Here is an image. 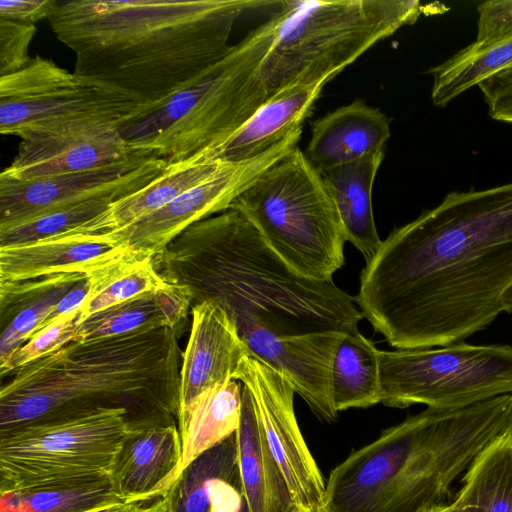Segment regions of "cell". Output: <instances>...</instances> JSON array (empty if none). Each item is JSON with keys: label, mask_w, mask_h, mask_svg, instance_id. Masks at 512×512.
<instances>
[{"label": "cell", "mask_w": 512, "mask_h": 512, "mask_svg": "<svg viewBox=\"0 0 512 512\" xmlns=\"http://www.w3.org/2000/svg\"><path fill=\"white\" fill-rule=\"evenodd\" d=\"M505 433L512 439V418H511L510 424H509L507 430L505 431Z\"/></svg>", "instance_id": "obj_44"}, {"label": "cell", "mask_w": 512, "mask_h": 512, "mask_svg": "<svg viewBox=\"0 0 512 512\" xmlns=\"http://www.w3.org/2000/svg\"><path fill=\"white\" fill-rule=\"evenodd\" d=\"M304 277L329 281L344 264L342 226L321 175L298 146L262 172L230 205Z\"/></svg>", "instance_id": "obj_8"}, {"label": "cell", "mask_w": 512, "mask_h": 512, "mask_svg": "<svg viewBox=\"0 0 512 512\" xmlns=\"http://www.w3.org/2000/svg\"><path fill=\"white\" fill-rule=\"evenodd\" d=\"M193 301L186 287H166L102 310L77 324L75 341L169 327L178 331Z\"/></svg>", "instance_id": "obj_28"}, {"label": "cell", "mask_w": 512, "mask_h": 512, "mask_svg": "<svg viewBox=\"0 0 512 512\" xmlns=\"http://www.w3.org/2000/svg\"><path fill=\"white\" fill-rule=\"evenodd\" d=\"M88 275L63 273L0 283V364L40 330L63 296Z\"/></svg>", "instance_id": "obj_26"}, {"label": "cell", "mask_w": 512, "mask_h": 512, "mask_svg": "<svg viewBox=\"0 0 512 512\" xmlns=\"http://www.w3.org/2000/svg\"><path fill=\"white\" fill-rule=\"evenodd\" d=\"M423 512H460V509L455 504V502L452 501L447 504L431 507L429 509L424 510Z\"/></svg>", "instance_id": "obj_42"}, {"label": "cell", "mask_w": 512, "mask_h": 512, "mask_svg": "<svg viewBox=\"0 0 512 512\" xmlns=\"http://www.w3.org/2000/svg\"><path fill=\"white\" fill-rule=\"evenodd\" d=\"M380 350L359 330L340 341L332 367L331 388L337 412L381 403Z\"/></svg>", "instance_id": "obj_31"}, {"label": "cell", "mask_w": 512, "mask_h": 512, "mask_svg": "<svg viewBox=\"0 0 512 512\" xmlns=\"http://www.w3.org/2000/svg\"><path fill=\"white\" fill-rule=\"evenodd\" d=\"M249 355L235 323L220 305L213 301L193 304L190 335L180 368L179 412L209 387L236 380Z\"/></svg>", "instance_id": "obj_17"}, {"label": "cell", "mask_w": 512, "mask_h": 512, "mask_svg": "<svg viewBox=\"0 0 512 512\" xmlns=\"http://www.w3.org/2000/svg\"><path fill=\"white\" fill-rule=\"evenodd\" d=\"M239 512H248V508L246 506L244 499H243V503H242V506H241V509Z\"/></svg>", "instance_id": "obj_45"}, {"label": "cell", "mask_w": 512, "mask_h": 512, "mask_svg": "<svg viewBox=\"0 0 512 512\" xmlns=\"http://www.w3.org/2000/svg\"><path fill=\"white\" fill-rule=\"evenodd\" d=\"M100 512H172L169 497L158 498L146 503L121 504Z\"/></svg>", "instance_id": "obj_41"}, {"label": "cell", "mask_w": 512, "mask_h": 512, "mask_svg": "<svg viewBox=\"0 0 512 512\" xmlns=\"http://www.w3.org/2000/svg\"><path fill=\"white\" fill-rule=\"evenodd\" d=\"M512 284V182L453 191L395 228L366 262L354 297L396 349L461 342L502 311Z\"/></svg>", "instance_id": "obj_1"}, {"label": "cell", "mask_w": 512, "mask_h": 512, "mask_svg": "<svg viewBox=\"0 0 512 512\" xmlns=\"http://www.w3.org/2000/svg\"><path fill=\"white\" fill-rule=\"evenodd\" d=\"M117 199L98 198L54 209L0 228V246L35 242L68 232L103 212Z\"/></svg>", "instance_id": "obj_34"}, {"label": "cell", "mask_w": 512, "mask_h": 512, "mask_svg": "<svg viewBox=\"0 0 512 512\" xmlns=\"http://www.w3.org/2000/svg\"><path fill=\"white\" fill-rule=\"evenodd\" d=\"M152 260L166 283L186 287L193 304L217 303L236 327L256 323L279 336L351 333L363 319L354 297L333 280L296 272L234 209L191 225Z\"/></svg>", "instance_id": "obj_3"}, {"label": "cell", "mask_w": 512, "mask_h": 512, "mask_svg": "<svg viewBox=\"0 0 512 512\" xmlns=\"http://www.w3.org/2000/svg\"><path fill=\"white\" fill-rule=\"evenodd\" d=\"M477 42L487 41L512 29V1H488L478 8Z\"/></svg>", "instance_id": "obj_38"}, {"label": "cell", "mask_w": 512, "mask_h": 512, "mask_svg": "<svg viewBox=\"0 0 512 512\" xmlns=\"http://www.w3.org/2000/svg\"><path fill=\"white\" fill-rule=\"evenodd\" d=\"M181 459L176 424L130 429L116 456L110 480L124 504L166 496Z\"/></svg>", "instance_id": "obj_19"}, {"label": "cell", "mask_w": 512, "mask_h": 512, "mask_svg": "<svg viewBox=\"0 0 512 512\" xmlns=\"http://www.w3.org/2000/svg\"><path fill=\"white\" fill-rule=\"evenodd\" d=\"M512 66V29L487 41H474L445 62L431 68V99L444 107L486 78Z\"/></svg>", "instance_id": "obj_29"}, {"label": "cell", "mask_w": 512, "mask_h": 512, "mask_svg": "<svg viewBox=\"0 0 512 512\" xmlns=\"http://www.w3.org/2000/svg\"><path fill=\"white\" fill-rule=\"evenodd\" d=\"M511 418L512 394L461 408L427 407L334 467L317 512H423L450 503L454 480Z\"/></svg>", "instance_id": "obj_5"}, {"label": "cell", "mask_w": 512, "mask_h": 512, "mask_svg": "<svg viewBox=\"0 0 512 512\" xmlns=\"http://www.w3.org/2000/svg\"><path fill=\"white\" fill-rule=\"evenodd\" d=\"M168 164L156 155L134 152L125 161L83 172L28 181L0 176V228L87 200L122 198L147 185Z\"/></svg>", "instance_id": "obj_13"}, {"label": "cell", "mask_w": 512, "mask_h": 512, "mask_svg": "<svg viewBox=\"0 0 512 512\" xmlns=\"http://www.w3.org/2000/svg\"><path fill=\"white\" fill-rule=\"evenodd\" d=\"M278 3L58 1L48 21L57 39L75 53L76 75L145 110L220 61L231 50L230 35L245 12Z\"/></svg>", "instance_id": "obj_2"}, {"label": "cell", "mask_w": 512, "mask_h": 512, "mask_svg": "<svg viewBox=\"0 0 512 512\" xmlns=\"http://www.w3.org/2000/svg\"><path fill=\"white\" fill-rule=\"evenodd\" d=\"M58 0H1L0 19L23 24H33L48 19Z\"/></svg>", "instance_id": "obj_39"}, {"label": "cell", "mask_w": 512, "mask_h": 512, "mask_svg": "<svg viewBox=\"0 0 512 512\" xmlns=\"http://www.w3.org/2000/svg\"><path fill=\"white\" fill-rule=\"evenodd\" d=\"M236 380L251 392L269 448L293 495L308 512H317L326 482L299 428L295 391L281 372L250 355Z\"/></svg>", "instance_id": "obj_14"}, {"label": "cell", "mask_w": 512, "mask_h": 512, "mask_svg": "<svg viewBox=\"0 0 512 512\" xmlns=\"http://www.w3.org/2000/svg\"><path fill=\"white\" fill-rule=\"evenodd\" d=\"M166 495L172 512H239L243 496L236 433L185 468Z\"/></svg>", "instance_id": "obj_24"}, {"label": "cell", "mask_w": 512, "mask_h": 512, "mask_svg": "<svg viewBox=\"0 0 512 512\" xmlns=\"http://www.w3.org/2000/svg\"><path fill=\"white\" fill-rule=\"evenodd\" d=\"M385 150L321 173V178L338 214L346 241L370 260L382 240L377 233L372 189Z\"/></svg>", "instance_id": "obj_25"}, {"label": "cell", "mask_w": 512, "mask_h": 512, "mask_svg": "<svg viewBox=\"0 0 512 512\" xmlns=\"http://www.w3.org/2000/svg\"><path fill=\"white\" fill-rule=\"evenodd\" d=\"M427 9L417 0H281L260 69L268 98L297 84H327Z\"/></svg>", "instance_id": "obj_7"}, {"label": "cell", "mask_w": 512, "mask_h": 512, "mask_svg": "<svg viewBox=\"0 0 512 512\" xmlns=\"http://www.w3.org/2000/svg\"><path fill=\"white\" fill-rule=\"evenodd\" d=\"M299 130L267 152L240 162H222L206 180L163 208L115 232L106 233L118 244L154 257L191 225L229 209L262 172L297 146Z\"/></svg>", "instance_id": "obj_12"}, {"label": "cell", "mask_w": 512, "mask_h": 512, "mask_svg": "<svg viewBox=\"0 0 512 512\" xmlns=\"http://www.w3.org/2000/svg\"><path fill=\"white\" fill-rule=\"evenodd\" d=\"M221 164L216 157L215 148L171 162L147 185L111 202L103 212L68 232L106 234L123 229L197 186L209 178Z\"/></svg>", "instance_id": "obj_22"}, {"label": "cell", "mask_w": 512, "mask_h": 512, "mask_svg": "<svg viewBox=\"0 0 512 512\" xmlns=\"http://www.w3.org/2000/svg\"><path fill=\"white\" fill-rule=\"evenodd\" d=\"M502 311L512 313V284L502 297Z\"/></svg>", "instance_id": "obj_43"}, {"label": "cell", "mask_w": 512, "mask_h": 512, "mask_svg": "<svg viewBox=\"0 0 512 512\" xmlns=\"http://www.w3.org/2000/svg\"><path fill=\"white\" fill-rule=\"evenodd\" d=\"M118 128L91 122L21 139L16 156L0 176L28 181L125 161L134 152Z\"/></svg>", "instance_id": "obj_16"}, {"label": "cell", "mask_w": 512, "mask_h": 512, "mask_svg": "<svg viewBox=\"0 0 512 512\" xmlns=\"http://www.w3.org/2000/svg\"><path fill=\"white\" fill-rule=\"evenodd\" d=\"M487 103L490 116L512 124V66L486 78L478 84Z\"/></svg>", "instance_id": "obj_37"}, {"label": "cell", "mask_w": 512, "mask_h": 512, "mask_svg": "<svg viewBox=\"0 0 512 512\" xmlns=\"http://www.w3.org/2000/svg\"><path fill=\"white\" fill-rule=\"evenodd\" d=\"M241 409L242 383L229 379L204 390L178 413L181 459L173 484L193 461L236 433Z\"/></svg>", "instance_id": "obj_27"}, {"label": "cell", "mask_w": 512, "mask_h": 512, "mask_svg": "<svg viewBox=\"0 0 512 512\" xmlns=\"http://www.w3.org/2000/svg\"><path fill=\"white\" fill-rule=\"evenodd\" d=\"M390 135L389 118L378 108L356 100L312 124L311 139L304 154L321 174L385 150Z\"/></svg>", "instance_id": "obj_20"}, {"label": "cell", "mask_w": 512, "mask_h": 512, "mask_svg": "<svg viewBox=\"0 0 512 512\" xmlns=\"http://www.w3.org/2000/svg\"><path fill=\"white\" fill-rule=\"evenodd\" d=\"M130 429L125 408L95 406L0 432V493L110 478Z\"/></svg>", "instance_id": "obj_9"}, {"label": "cell", "mask_w": 512, "mask_h": 512, "mask_svg": "<svg viewBox=\"0 0 512 512\" xmlns=\"http://www.w3.org/2000/svg\"><path fill=\"white\" fill-rule=\"evenodd\" d=\"M88 276L81 280L63 296V298L55 306L52 313L48 316L44 324L41 326L40 330L62 316L78 313L80 311L89 291Z\"/></svg>", "instance_id": "obj_40"}, {"label": "cell", "mask_w": 512, "mask_h": 512, "mask_svg": "<svg viewBox=\"0 0 512 512\" xmlns=\"http://www.w3.org/2000/svg\"><path fill=\"white\" fill-rule=\"evenodd\" d=\"M36 30L33 24L0 19V77L30 64L28 50Z\"/></svg>", "instance_id": "obj_36"}, {"label": "cell", "mask_w": 512, "mask_h": 512, "mask_svg": "<svg viewBox=\"0 0 512 512\" xmlns=\"http://www.w3.org/2000/svg\"><path fill=\"white\" fill-rule=\"evenodd\" d=\"M144 107L39 55L0 77V132L21 139L91 122L121 127Z\"/></svg>", "instance_id": "obj_11"}, {"label": "cell", "mask_w": 512, "mask_h": 512, "mask_svg": "<svg viewBox=\"0 0 512 512\" xmlns=\"http://www.w3.org/2000/svg\"><path fill=\"white\" fill-rule=\"evenodd\" d=\"M152 258L132 251L89 274V291L77 324L102 310L166 287L168 283Z\"/></svg>", "instance_id": "obj_32"}, {"label": "cell", "mask_w": 512, "mask_h": 512, "mask_svg": "<svg viewBox=\"0 0 512 512\" xmlns=\"http://www.w3.org/2000/svg\"><path fill=\"white\" fill-rule=\"evenodd\" d=\"M121 504L110 478L0 493V512H100Z\"/></svg>", "instance_id": "obj_33"}, {"label": "cell", "mask_w": 512, "mask_h": 512, "mask_svg": "<svg viewBox=\"0 0 512 512\" xmlns=\"http://www.w3.org/2000/svg\"><path fill=\"white\" fill-rule=\"evenodd\" d=\"M276 24L274 14L220 61L119 127L129 148L171 163L229 140L268 99L260 69Z\"/></svg>", "instance_id": "obj_6"}, {"label": "cell", "mask_w": 512, "mask_h": 512, "mask_svg": "<svg viewBox=\"0 0 512 512\" xmlns=\"http://www.w3.org/2000/svg\"><path fill=\"white\" fill-rule=\"evenodd\" d=\"M381 403L452 409L512 394V346L465 342L380 350Z\"/></svg>", "instance_id": "obj_10"}, {"label": "cell", "mask_w": 512, "mask_h": 512, "mask_svg": "<svg viewBox=\"0 0 512 512\" xmlns=\"http://www.w3.org/2000/svg\"><path fill=\"white\" fill-rule=\"evenodd\" d=\"M132 251L108 234L72 232L0 246V283L63 273L91 274Z\"/></svg>", "instance_id": "obj_18"}, {"label": "cell", "mask_w": 512, "mask_h": 512, "mask_svg": "<svg viewBox=\"0 0 512 512\" xmlns=\"http://www.w3.org/2000/svg\"><path fill=\"white\" fill-rule=\"evenodd\" d=\"M236 441L241 492L248 512H308L293 495L273 457L253 397L244 384Z\"/></svg>", "instance_id": "obj_21"}, {"label": "cell", "mask_w": 512, "mask_h": 512, "mask_svg": "<svg viewBox=\"0 0 512 512\" xmlns=\"http://www.w3.org/2000/svg\"><path fill=\"white\" fill-rule=\"evenodd\" d=\"M453 501L460 512H512V439L505 432L476 456Z\"/></svg>", "instance_id": "obj_30"}, {"label": "cell", "mask_w": 512, "mask_h": 512, "mask_svg": "<svg viewBox=\"0 0 512 512\" xmlns=\"http://www.w3.org/2000/svg\"><path fill=\"white\" fill-rule=\"evenodd\" d=\"M169 327L73 341L12 372L0 390V432L60 412L123 407L131 429L176 424L182 354Z\"/></svg>", "instance_id": "obj_4"}, {"label": "cell", "mask_w": 512, "mask_h": 512, "mask_svg": "<svg viewBox=\"0 0 512 512\" xmlns=\"http://www.w3.org/2000/svg\"><path fill=\"white\" fill-rule=\"evenodd\" d=\"M237 329L250 356L281 372L319 420L329 423L336 420L332 367L346 333L324 331L279 336L256 323H243Z\"/></svg>", "instance_id": "obj_15"}, {"label": "cell", "mask_w": 512, "mask_h": 512, "mask_svg": "<svg viewBox=\"0 0 512 512\" xmlns=\"http://www.w3.org/2000/svg\"><path fill=\"white\" fill-rule=\"evenodd\" d=\"M326 83L297 84L270 96L224 144L215 148L221 162H240L272 149L302 130Z\"/></svg>", "instance_id": "obj_23"}, {"label": "cell", "mask_w": 512, "mask_h": 512, "mask_svg": "<svg viewBox=\"0 0 512 512\" xmlns=\"http://www.w3.org/2000/svg\"><path fill=\"white\" fill-rule=\"evenodd\" d=\"M78 316L79 312L62 316L31 336L0 364L1 378L75 341Z\"/></svg>", "instance_id": "obj_35"}]
</instances>
